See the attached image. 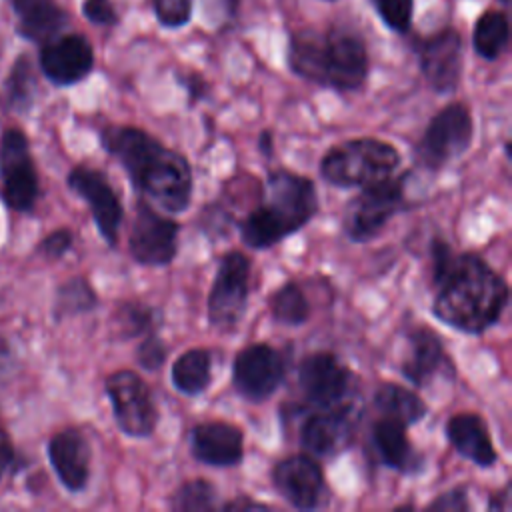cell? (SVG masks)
Segmentation results:
<instances>
[{"instance_id": "cell-1", "label": "cell", "mask_w": 512, "mask_h": 512, "mask_svg": "<svg viewBox=\"0 0 512 512\" xmlns=\"http://www.w3.org/2000/svg\"><path fill=\"white\" fill-rule=\"evenodd\" d=\"M432 316L462 334L494 328L510 302L506 278L476 252H456L446 240H430Z\"/></svg>"}, {"instance_id": "cell-2", "label": "cell", "mask_w": 512, "mask_h": 512, "mask_svg": "<svg viewBox=\"0 0 512 512\" xmlns=\"http://www.w3.org/2000/svg\"><path fill=\"white\" fill-rule=\"evenodd\" d=\"M100 146L122 166L134 190L166 214L190 208L194 172L188 158L140 126L112 124L100 130Z\"/></svg>"}, {"instance_id": "cell-3", "label": "cell", "mask_w": 512, "mask_h": 512, "mask_svg": "<svg viewBox=\"0 0 512 512\" xmlns=\"http://www.w3.org/2000/svg\"><path fill=\"white\" fill-rule=\"evenodd\" d=\"M286 64L294 76L340 94L360 90L370 74L364 38L354 28L340 24L326 30L312 26L292 30Z\"/></svg>"}, {"instance_id": "cell-4", "label": "cell", "mask_w": 512, "mask_h": 512, "mask_svg": "<svg viewBox=\"0 0 512 512\" xmlns=\"http://www.w3.org/2000/svg\"><path fill=\"white\" fill-rule=\"evenodd\" d=\"M320 210L312 178L290 168L268 172L256 206L240 220L242 242L252 250H268L308 226Z\"/></svg>"}, {"instance_id": "cell-5", "label": "cell", "mask_w": 512, "mask_h": 512, "mask_svg": "<svg viewBox=\"0 0 512 512\" xmlns=\"http://www.w3.org/2000/svg\"><path fill=\"white\" fill-rule=\"evenodd\" d=\"M402 164L400 150L382 138L360 136L328 148L320 162V178L336 188H362L384 180Z\"/></svg>"}, {"instance_id": "cell-6", "label": "cell", "mask_w": 512, "mask_h": 512, "mask_svg": "<svg viewBox=\"0 0 512 512\" xmlns=\"http://www.w3.org/2000/svg\"><path fill=\"white\" fill-rule=\"evenodd\" d=\"M408 174H392L384 180L362 186L342 212V232L350 242L366 244L382 234L388 222L408 210L412 202L406 196Z\"/></svg>"}, {"instance_id": "cell-7", "label": "cell", "mask_w": 512, "mask_h": 512, "mask_svg": "<svg viewBox=\"0 0 512 512\" xmlns=\"http://www.w3.org/2000/svg\"><path fill=\"white\" fill-rule=\"evenodd\" d=\"M474 140V118L466 102H448L426 124L414 144L418 166L438 172L468 152Z\"/></svg>"}, {"instance_id": "cell-8", "label": "cell", "mask_w": 512, "mask_h": 512, "mask_svg": "<svg viewBox=\"0 0 512 512\" xmlns=\"http://www.w3.org/2000/svg\"><path fill=\"white\" fill-rule=\"evenodd\" d=\"M250 284V256L240 250L222 254L206 296V318L216 330L232 332L244 320L250 302Z\"/></svg>"}, {"instance_id": "cell-9", "label": "cell", "mask_w": 512, "mask_h": 512, "mask_svg": "<svg viewBox=\"0 0 512 512\" xmlns=\"http://www.w3.org/2000/svg\"><path fill=\"white\" fill-rule=\"evenodd\" d=\"M104 392L110 400L114 422L128 438H150L158 426V406L148 382L130 368L114 370L104 380Z\"/></svg>"}, {"instance_id": "cell-10", "label": "cell", "mask_w": 512, "mask_h": 512, "mask_svg": "<svg viewBox=\"0 0 512 512\" xmlns=\"http://www.w3.org/2000/svg\"><path fill=\"white\" fill-rule=\"evenodd\" d=\"M182 224L148 200H138L128 230V252L134 262L148 268L170 266L178 256Z\"/></svg>"}, {"instance_id": "cell-11", "label": "cell", "mask_w": 512, "mask_h": 512, "mask_svg": "<svg viewBox=\"0 0 512 512\" xmlns=\"http://www.w3.org/2000/svg\"><path fill=\"white\" fill-rule=\"evenodd\" d=\"M270 484L284 502L302 512L322 510L332 498L322 464L308 452L280 458L270 470Z\"/></svg>"}, {"instance_id": "cell-12", "label": "cell", "mask_w": 512, "mask_h": 512, "mask_svg": "<svg viewBox=\"0 0 512 512\" xmlns=\"http://www.w3.org/2000/svg\"><path fill=\"white\" fill-rule=\"evenodd\" d=\"M286 374V354L268 342H252L238 350L232 360V386L252 404H262L276 394Z\"/></svg>"}, {"instance_id": "cell-13", "label": "cell", "mask_w": 512, "mask_h": 512, "mask_svg": "<svg viewBox=\"0 0 512 512\" xmlns=\"http://www.w3.org/2000/svg\"><path fill=\"white\" fill-rule=\"evenodd\" d=\"M302 406L328 408L352 400L354 372L330 350L308 352L296 368Z\"/></svg>"}, {"instance_id": "cell-14", "label": "cell", "mask_w": 512, "mask_h": 512, "mask_svg": "<svg viewBox=\"0 0 512 512\" xmlns=\"http://www.w3.org/2000/svg\"><path fill=\"white\" fill-rule=\"evenodd\" d=\"M298 414V442L304 452L316 458H332L348 448L356 428L354 400L328 408L300 406Z\"/></svg>"}, {"instance_id": "cell-15", "label": "cell", "mask_w": 512, "mask_h": 512, "mask_svg": "<svg viewBox=\"0 0 512 512\" xmlns=\"http://www.w3.org/2000/svg\"><path fill=\"white\" fill-rule=\"evenodd\" d=\"M0 178L2 198L12 210L28 212L34 208L40 182L28 138L18 128H6L0 134Z\"/></svg>"}, {"instance_id": "cell-16", "label": "cell", "mask_w": 512, "mask_h": 512, "mask_svg": "<svg viewBox=\"0 0 512 512\" xmlns=\"http://www.w3.org/2000/svg\"><path fill=\"white\" fill-rule=\"evenodd\" d=\"M66 184L78 198L88 204L92 220L104 242L110 248H116L120 226L124 222V206L108 176L98 168L78 164L68 172Z\"/></svg>"}, {"instance_id": "cell-17", "label": "cell", "mask_w": 512, "mask_h": 512, "mask_svg": "<svg viewBox=\"0 0 512 512\" xmlns=\"http://www.w3.org/2000/svg\"><path fill=\"white\" fill-rule=\"evenodd\" d=\"M418 66L436 94L458 90L464 72V42L456 28L446 26L416 42Z\"/></svg>"}, {"instance_id": "cell-18", "label": "cell", "mask_w": 512, "mask_h": 512, "mask_svg": "<svg viewBox=\"0 0 512 512\" xmlns=\"http://www.w3.org/2000/svg\"><path fill=\"white\" fill-rule=\"evenodd\" d=\"M414 388H428L438 376H454L456 368L446 352L444 340L426 324H416L406 334V352L398 366Z\"/></svg>"}, {"instance_id": "cell-19", "label": "cell", "mask_w": 512, "mask_h": 512, "mask_svg": "<svg viewBox=\"0 0 512 512\" xmlns=\"http://www.w3.org/2000/svg\"><path fill=\"white\" fill-rule=\"evenodd\" d=\"M38 66L54 86H74L94 70V48L84 34L62 32L40 46Z\"/></svg>"}, {"instance_id": "cell-20", "label": "cell", "mask_w": 512, "mask_h": 512, "mask_svg": "<svg viewBox=\"0 0 512 512\" xmlns=\"http://www.w3.org/2000/svg\"><path fill=\"white\" fill-rule=\"evenodd\" d=\"M190 454L210 468H236L244 462V430L228 420H202L190 428Z\"/></svg>"}, {"instance_id": "cell-21", "label": "cell", "mask_w": 512, "mask_h": 512, "mask_svg": "<svg viewBox=\"0 0 512 512\" xmlns=\"http://www.w3.org/2000/svg\"><path fill=\"white\" fill-rule=\"evenodd\" d=\"M372 448L382 466L402 476H418L426 470V456L414 448L408 426L396 418L380 416L370 428Z\"/></svg>"}, {"instance_id": "cell-22", "label": "cell", "mask_w": 512, "mask_h": 512, "mask_svg": "<svg viewBox=\"0 0 512 512\" xmlns=\"http://www.w3.org/2000/svg\"><path fill=\"white\" fill-rule=\"evenodd\" d=\"M48 460L68 492H82L90 482L92 450L80 428H64L48 442Z\"/></svg>"}, {"instance_id": "cell-23", "label": "cell", "mask_w": 512, "mask_h": 512, "mask_svg": "<svg viewBox=\"0 0 512 512\" xmlns=\"http://www.w3.org/2000/svg\"><path fill=\"white\" fill-rule=\"evenodd\" d=\"M444 436L448 444L464 460L472 462L476 468L490 470L498 462V452L490 428L482 414L478 412H456L444 424Z\"/></svg>"}, {"instance_id": "cell-24", "label": "cell", "mask_w": 512, "mask_h": 512, "mask_svg": "<svg viewBox=\"0 0 512 512\" xmlns=\"http://www.w3.org/2000/svg\"><path fill=\"white\" fill-rule=\"evenodd\" d=\"M16 14V32L38 46L60 36L70 16L56 0H10Z\"/></svg>"}, {"instance_id": "cell-25", "label": "cell", "mask_w": 512, "mask_h": 512, "mask_svg": "<svg viewBox=\"0 0 512 512\" xmlns=\"http://www.w3.org/2000/svg\"><path fill=\"white\" fill-rule=\"evenodd\" d=\"M214 380V354L210 348L194 346L184 350L170 368L174 390L184 396H200Z\"/></svg>"}, {"instance_id": "cell-26", "label": "cell", "mask_w": 512, "mask_h": 512, "mask_svg": "<svg viewBox=\"0 0 512 512\" xmlns=\"http://www.w3.org/2000/svg\"><path fill=\"white\" fill-rule=\"evenodd\" d=\"M372 404L380 416H390L400 420L402 424L416 426L428 416V404L416 392V388H408L396 382H382L372 396Z\"/></svg>"}, {"instance_id": "cell-27", "label": "cell", "mask_w": 512, "mask_h": 512, "mask_svg": "<svg viewBox=\"0 0 512 512\" xmlns=\"http://www.w3.org/2000/svg\"><path fill=\"white\" fill-rule=\"evenodd\" d=\"M510 42L508 14L498 8L484 10L472 28V48L482 60H498Z\"/></svg>"}, {"instance_id": "cell-28", "label": "cell", "mask_w": 512, "mask_h": 512, "mask_svg": "<svg viewBox=\"0 0 512 512\" xmlns=\"http://www.w3.org/2000/svg\"><path fill=\"white\" fill-rule=\"evenodd\" d=\"M268 310L278 324L296 328L308 322L312 304L296 280H286L268 296Z\"/></svg>"}, {"instance_id": "cell-29", "label": "cell", "mask_w": 512, "mask_h": 512, "mask_svg": "<svg viewBox=\"0 0 512 512\" xmlns=\"http://www.w3.org/2000/svg\"><path fill=\"white\" fill-rule=\"evenodd\" d=\"M160 318L162 314L158 308L142 300H124L112 314V326L120 338L132 340L156 332V328L162 324Z\"/></svg>"}, {"instance_id": "cell-30", "label": "cell", "mask_w": 512, "mask_h": 512, "mask_svg": "<svg viewBox=\"0 0 512 512\" xmlns=\"http://www.w3.org/2000/svg\"><path fill=\"white\" fill-rule=\"evenodd\" d=\"M6 102L16 112H28L36 100L38 92V72L28 54H18L12 62L6 82Z\"/></svg>"}, {"instance_id": "cell-31", "label": "cell", "mask_w": 512, "mask_h": 512, "mask_svg": "<svg viewBox=\"0 0 512 512\" xmlns=\"http://www.w3.org/2000/svg\"><path fill=\"white\" fill-rule=\"evenodd\" d=\"M100 298L92 284L84 276H72L62 282L54 296L52 316L56 322L92 312L98 306Z\"/></svg>"}, {"instance_id": "cell-32", "label": "cell", "mask_w": 512, "mask_h": 512, "mask_svg": "<svg viewBox=\"0 0 512 512\" xmlns=\"http://www.w3.org/2000/svg\"><path fill=\"white\" fill-rule=\"evenodd\" d=\"M172 512H212L220 510L218 488L208 478H190L168 496Z\"/></svg>"}, {"instance_id": "cell-33", "label": "cell", "mask_w": 512, "mask_h": 512, "mask_svg": "<svg viewBox=\"0 0 512 512\" xmlns=\"http://www.w3.org/2000/svg\"><path fill=\"white\" fill-rule=\"evenodd\" d=\"M380 20L398 34H406L412 26L414 0H370Z\"/></svg>"}, {"instance_id": "cell-34", "label": "cell", "mask_w": 512, "mask_h": 512, "mask_svg": "<svg viewBox=\"0 0 512 512\" xmlns=\"http://www.w3.org/2000/svg\"><path fill=\"white\" fill-rule=\"evenodd\" d=\"M152 6H154L156 22L162 28L176 30V28H184L190 22L194 0H152Z\"/></svg>"}, {"instance_id": "cell-35", "label": "cell", "mask_w": 512, "mask_h": 512, "mask_svg": "<svg viewBox=\"0 0 512 512\" xmlns=\"http://www.w3.org/2000/svg\"><path fill=\"white\" fill-rule=\"evenodd\" d=\"M168 360V346L158 336V332H150L140 338L136 346V364L146 372L160 370Z\"/></svg>"}, {"instance_id": "cell-36", "label": "cell", "mask_w": 512, "mask_h": 512, "mask_svg": "<svg viewBox=\"0 0 512 512\" xmlns=\"http://www.w3.org/2000/svg\"><path fill=\"white\" fill-rule=\"evenodd\" d=\"M426 510H434V512H468V510H472L468 486L456 484V486L440 492L434 500H430L426 504Z\"/></svg>"}, {"instance_id": "cell-37", "label": "cell", "mask_w": 512, "mask_h": 512, "mask_svg": "<svg viewBox=\"0 0 512 512\" xmlns=\"http://www.w3.org/2000/svg\"><path fill=\"white\" fill-rule=\"evenodd\" d=\"M84 18L94 26H116L120 22V14L112 0H84L82 2Z\"/></svg>"}, {"instance_id": "cell-38", "label": "cell", "mask_w": 512, "mask_h": 512, "mask_svg": "<svg viewBox=\"0 0 512 512\" xmlns=\"http://www.w3.org/2000/svg\"><path fill=\"white\" fill-rule=\"evenodd\" d=\"M174 78L184 88L186 98H188V106H196L198 102H202L208 96L210 84H208V80L200 72H196V70L176 72Z\"/></svg>"}, {"instance_id": "cell-39", "label": "cell", "mask_w": 512, "mask_h": 512, "mask_svg": "<svg viewBox=\"0 0 512 512\" xmlns=\"http://www.w3.org/2000/svg\"><path fill=\"white\" fill-rule=\"evenodd\" d=\"M74 246V234L70 228H56L52 230L40 244V250L46 258L58 260Z\"/></svg>"}, {"instance_id": "cell-40", "label": "cell", "mask_w": 512, "mask_h": 512, "mask_svg": "<svg viewBox=\"0 0 512 512\" xmlns=\"http://www.w3.org/2000/svg\"><path fill=\"white\" fill-rule=\"evenodd\" d=\"M270 504L266 502H260V500H254L246 494H238L230 500H224L220 502V510H226V512H242V510H268Z\"/></svg>"}, {"instance_id": "cell-41", "label": "cell", "mask_w": 512, "mask_h": 512, "mask_svg": "<svg viewBox=\"0 0 512 512\" xmlns=\"http://www.w3.org/2000/svg\"><path fill=\"white\" fill-rule=\"evenodd\" d=\"M14 462V446H12V438L8 436L6 430L0 428V480L4 478L6 470L10 468V464Z\"/></svg>"}, {"instance_id": "cell-42", "label": "cell", "mask_w": 512, "mask_h": 512, "mask_svg": "<svg viewBox=\"0 0 512 512\" xmlns=\"http://www.w3.org/2000/svg\"><path fill=\"white\" fill-rule=\"evenodd\" d=\"M486 510H490V512L510 510V484H504L500 490H496L488 496Z\"/></svg>"}, {"instance_id": "cell-43", "label": "cell", "mask_w": 512, "mask_h": 512, "mask_svg": "<svg viewBox=\"0 0 512 512\" xmlns=\"http://www.w3.org/2000/svg\"><path fill=\"white\" fill-rule=\"evenodd\" d=\"M256 148L262 156L270 158L274 154V132L272 130H262L258 134V140H256Z\"/></svg>"}, {"instance_id": "cell-44", "label": "cell", "mask_w": 512, "mask_h": 512, "mask_svg": "<svg viewBox=\"0 0 512 512\" xmlns=\"http://www.w3.org/2000/svg\"><path fill=\"white\" fill-rule=\"evenodd\" d=\"M238 6H240V0H218V8L216 12L224 18V20H232L238 12Z\"/></svg>"}, {"instance_id": "cell-45", "label": "cell", "mask_w": 512, "mask_h": 512, "mask_svg": "<svg viewBox=\"0 0 512 512\" xmlns=\"http://www.w3.org/2000/svg\"><path fill=\"white\" fill-rule=\"evenodd\" d=\"M6 356H8V346H6L4 340H0V366H2V362L6 360Z\"/></svg>"}]
</instances>
